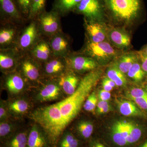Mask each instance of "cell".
I'll return each instance as SVG.
<instances>
[{
    "mask_svg": "<svg viewBox=\"0 0 147 147\" xmlns=\"http://www.w3.org/2000/svg\"><path fill=\"white\" fill-rule=\"evenodd\" d=\"M40 64V63L32 58L29 54L26 53L22 56L17 69H19L18 71L27 82L34 83L38 82L41 77Z\"/></svg>",
    "mask_w": 147,
    "mask_h": 147,
    "instance_id": "obj_5",
    "label": "cell"
},
{
    "mask_svg": "<svg viewBox=\"0 0 147 147\" xmlns=\"http://www.w3.org/2000/svg\"><path fill=\"white\" fill-rule=\"evenodd\" d=\"M28 134L26 131L13 133L5 139L3 147H27Z\"/></svg>",
    "mask_w": 147,
    "mask_h": 147,
    "instance_id": "obj_21",
    "label": "cell"
},
{
    "mask_svg": "<svg viewBox=\"0 0 147 147\" xmlns=\"http://www.w3.org/2000/svg\"><path fill=\"white\" fill-rule=\"evenodd\" d=\"M102 85L103 90L110 92L116 86L115 84L108 77H105L102 80Z\"/></svg>",
    "mask_w": 147,
    "mask_h": 147,
    "instance_id": "obj_37",
    "label": "cell"
},
{
    "mask_svg": "<svg viewBox=\"0 0 147 147\" xmlns=\"http://www.w3.org/2000/svg\"><path fill=\"white\" fill-rule=\"evenodd\" d=\"M140 147H147V140H146Z\"/></svg>",
    "mask_w": 147,
    "mask_h": 147,
    "instance_id": "obj_46",
    "label": "cell"
},
{
    "mask_svg": "<svg viewBox=\"0 0 147 147\" xmlns=\"http://www.w3.org/2000/svg\"><path fill=\"white\" fill-rule=\"evenodd\" d=\"M43 64L42 73L48 76L60 77L67 67L65 58L53 57Z\"/></svg>",
    "mask_w": 147,
    "mask_h": 147,
    "instance_id": "obj_16",
    "label": "cell"
},
{
    "mask_svg": "<svg viewBox=\"0 0 147 147\" xmlns=\"http://www.w3.org/2000/svg\"><path fill=\"white\" fill-rule=\"evenodd\" d=\"M1 23H11L20 26L25 18L14 0H0Z\"/></svg>",
    "mask_w": 147,
    "mask_h": 147,
    "instance_id": "obj_8",
    "label": "cell"
},
{
    "mask_svg": "<svg viewBox=\"0 0 147 147\" xmlns=\"http://www.w3.org/2000/svg\"><path fill=\"white\" fill-rule=\"evenodd\" d=\"M139 52L143 55L147 56V45L143 47V49Z\"/></svg>",
    "mask_w": 147,
    "mask_h": 147,
    "instance_id": "obj_45",
    "label": "cell"
},
{
    "mask_svg": "<svg viewBox=\"0 0 147 147\" xmlns=\"http://www.w3.org/2000/svg\"><path fill=\"white\" fill-rule=\"evenodd\" d=\"M118 107L120 113L125 116H142L143 113L134 102L127 100L119 101Z\"/></svg>",
    "mask_w": 147,
    "mask_h": 147,
    "instance_id": "obj_25",
    "label": "cell"
},
{
    "mask_svg": "<svg viewBox=\"0 0 147 147\" xmlns=\"http://www.w3.org/2000/svg\"><path fill=\"white\" fill-rule=\"evenodd\" d=\"M15 126L6 120L1 121L0 137L1 140H5L14 133Z\"/></svg>",
    "mask_w": 147,
    "mask_h": 147,
    "instance_id": "obj_33",
    "label": "cell"
},
{
    "mask_svg": "<svg viewBox=\"0 0 147 147\" xmlns=\"http://www.w3.org/2000/svg\"><path fill=\"white\" fill-rule=\"evenodd\" d=\"M101 74L100 70H92L81 79L73 94L59 102L38 108L32 113L31 118L45 131L52 144H56L66 128L78 115Z\"/></svg>",
    "mask_w": 147,
    "mask_h": 147,
    "instance_id": "obj_1",
    "label": "cell"
},
{
    "mask_svg": "<svg viewBox=\"0 0 147 147\" xmlns=\"http://www.w3.org/2000/svg\"><path fill=\"white\" fill-rule=\"evenodd\" d=\"M46 1V0H32L28 20H36L40 14L45 11Z\"/></svg>",
    "mask_w": 147,
    "mask_h": 147,
    "instance_id": "obj_29",
    "label": "cell"
},
{
    "mask_svg": "<svg viewBox=\"0 0 147 147\" xmlns=\"http://www.w3.org/2000/svg\"><path fill=\"white\" fill-rule=\"evenodd\" d=\"M48 38L54 57L65 58L70 54L69 38L62 31Z\"/></svg>",
    "mask_w": 147,
    "mask_h": 147,
    "instance_id": "obj_11",
    "label": "cell"
},
{
    "mask_svg": "<svg viewBox=\"0 0 147 147\" xmlns=\"http://www.w3.org/2000/svg\"><path fill=\"white\" fill-rule=\"evenodd\" d=\"M27 53L40 64L44 63L54 57L49 40L43 37Z\"/></svg>",
    "mask_w": 147,
    "mask_h": 147,
    "instance_id": "obj_13",
    "label": "cell"
},
{
    "mask_svg": "<svg viewBox=\"0 0 147 147\" xmlns=\"http://www.w3.org/2000/svg\"><path fill=\"white\" fill-rule=\"evenodd\" d=\"M57 147H79L80 142L73 134L64 132L56 143Z\"/></svg>",
    "mask_w": 147,
    "mask_h": 147,
    "instance_id": "obj_28",
    "label": "cell"
},
{
    "mask_svg": "<svg viewBox=\"0 0 147 147\" xmlns=\"http://www.w3.org/2000/svg\"><path fill=\"white\" fill-rule=\"evenodd\" d=\"M110 105H109L99 111L98 113L99 114H105V113H108L110 111Z\"/></svg>",
    "mask_w": 147,
    "mask_h": 147,
    "instance_id": "obj_43",
    "label": "cell"
},
{
    "mask_svg": "<svg viewBox=\"0 0 147 147\" xmlns=\"http://www.w3.org/2000/svg\"><path fill=\"white\" fill-rule=\"evenodd\" d=\"M131 99L147 96V89L144 88H136L132 89L129 94Z\"/></svg>",
    "mask_w": 147,
    "mask_h": 147,
    "instance_id": "obj_36",
    "label": "cell"
},
{
    "mask_svg": "<svg viewBox=\"0 0 147 147\" xmlns=\"http://www.w3.org/2000/svg\"><path fill=\"white\" fill-rule=\"evenodd\" d=\"M4 85L9 92L13 94L20 93L25 90L27 81L18 71L5 74Z\"/></svg>",
    "mask_w": 147,
    "mask_h": 147,
    "instance_id": "obj_14",
    "label": "cell"
},
{
    "mask_svg": "<svg viewBox=\"0 0 147 147\" xmlns=\"http://www.w3.org/2000/svg\"><path fill=\"white\" fill-rule=\"evenodd\" d=\"M3 102H1L0 107V119L1 121L6 120L8 117L7 110L3 105Z\"/></svg>",
    "mask_w": 147,
    "mask_h": 147,
    "instance_id": "obj_40",
    "label": "cell"
},
{
    "mask_svg": "<svg viewBox=\"0 0 147 147\" xmlns=\"http://www.w3.org/2000/svg\"><path fill=\"white\" fill-rule=\"evenodd\" d=\"M74 10L90 20H94L101 16L102 2L101 0H82Z\"/></svg>",
    "mask_w": 147,
    "mask_h": 147,
    "instance_id": "obj_12",
    "label": "cell"
},
{
    "mask_svg": "<svg viewBox=\"0 0 147 147\" xmlns=\"http://www.w3.org/2000/svg\"><path fill=\"white\" fill-rule=\"evenodd\" d=\"M111 137L113 142L119 146H129V132L127 122L119 121L114 124L111 129Z\"/></svg>",
    "mask_w": 147,
    "mask_h": 147,
    "instance_id": "obj_17",
    "label": "cell"
},
{
    "mask_svg": "<svg viewBox=\"0 0 147 147\" xmlns=\"http://www.w3.org/2000/svg\"><path fill=\"white\" fill-rule=\"evenodd\" d=\"M0 49L16 48L21 30L18 25L11 23H1Z\"/></svg>",
    "mask_w": 147,
    "mask_h": 147,
    "instance_id": "obj_7",
    "label": "cell"
},
{
    "mask_svg": "<svg viewBox=\"0 0 147 147\" xmlns=\"http://www.w3.org/2000/svg\"><path fill=\"white\" fill-rule=\"evenodd\" d=\"M59 84L61 88L69 96L75 92L79 83L78 76L70 72H65L59 77Z\"/></svg>",
    "mask_w": 147,
    "mask_h": 147,
    "instance_id": "obj_20",
    "label": "cell"
},
{
    "mask_svg": "<svg viewBox=\"0 0 147 147\" xmlns=\"http://www.w3.org/2000/svg\"><path fill=\"white\" fill-rule=\"evenodd\" d=\"M52 144L45 131L38 125H34L29 131L27 147H50Z\"/></svg>",
    "mask_w": 147,
    "mask_h": 147,
    "instance_id": "obj_15",
    "label": "cell"
},
{
    "mask_svg": "<svg viewBox=\"0 0 147 147\" xmlns=\"http://www.w3.org/2000/svg\"><path fill=\"white\" fill-rule=\"evenodd\" d=\"M108 101L99 100L97 105V112L98 113L103 108L109 105Z\"/></svg>",
    "mask_w": 147,
    "mask_h": 147,
    "instance_id": "obj_42",
    "label": "cell"
},
{
    "mask_svg": "<svg viewBox=\"0 0 147 147\" xmlns=\"http://www.w3.org/2000/svg\"><path fill=\"white\" fill-rule=\"evenodd\" d=\"M67 68L77 72L94 70L98 65L96 61L87 55L69 54L65 58Z\"/></svg>",
    "mask_w": 147,
    "mask_h": 147,
    "instance_id": "obj_9",
    "label": "cell"
},
{
    "mask_svg": "<svg viewBox=\"0 0 147 147\" xmlns=\"http://www.w3.org/2000/svg\"><path fill=\"white\" fill-rule=\"evenodd\" d=\"M8 110L14 115H21L28 112L30 108L28 102L23 99H18L9 102Z\"/></svg>",
    "mask_w": 147,
    "mask_h": 147,
    "instance_id": "obj_27",
    "label": "cell"
},
{
    "mask_svg": "<svg viewBox=\"0 0 147 147\" xmlns=\"http://www.w3.org/2000/svg\"><path fill=\"white\" fill-rule=\"evenodd\" d=\"M129 132L128 145L134 144L141 139L143 131L140 127L131 122H127Z\"/></svg>",
    "mask_w": 147,
    "mask_h": 147,
    "instance_id": "obj_30",
    "label": "cell"
},
{
    "mask_svg": "<svg viewBox=\"0 0 147 147\" xmlns=\"http://www.w3.org/2000/svg\"><path fill=\"white\" fill-rule=\"evenodd\" d=\"M42 38L36 20H31L21 29L16 48L22 54H26Z\"/></svg>",
    "mask_w": 147,
    "mask_h": 147,
    "instance_id": "obj_3",
    "label": "cell"
},
{
    "mask_svg": "<svg viewBox=\"0 0 147 147\" xmlns=\"http://www.w3.org/2000/svg\"><path fill=\"white\" fill-rule=\"evenodd\" d=\"M138 54L142 69L147 74V56L143 55L140 52L138 53Z\"/></svg>",
    "mask_w": 147,
    "mask_h": 147,
    "instance_id": "obj_41",
    "label": "cell"
},
{
    "mask_svg": "<svg viewBox=\"0 0 147 147\" xmlns=\"http://www.w3.org/2000/svg\"><path fill=\"white\" fill-rule=\"evenodd\" d=\"M92 147H105L102 144L99 142H95L93 144Z\"/></svg>",
    "mask_w": 147,
    "mask_h": 147,
    "instance_id": "obj_44",
    "label": "cell"
},
{
    "mask_svg": "<svg viewBox=\"0 0 147 147\" xmlns=\"http://www.w3.org/2000/svg\"><path fill=\"white\" fill-rule=\"evenodd\" d=\"M107 77L115 84L116 86H123L126 85L127 80L124 74L115 65L109 67L107 71Z\"/></svg>",
    "mask_w": 147,
    "mask_h": 147,
    "instance_id": "obj_26",
    "label": "cell"
},
{
    "mask_svg": "<svg viewBox=\"0 0 147 147\" xmlns=\"http://www.w3.org/2000/svg\"><path fill=\"white\" fill-rule=\"evenodd\" d=\"M82 0H55L53 10L61 16L75 10Z\"/></svg>",
    "mask_w": 147,
    "mask_h": 147,
    "instance_id": "obj_22",
    "label": "cell"
},
{
    "mask_svg": "<svg viewBox=\"0 0 147 147\" xmlns=\"http://www.w3.org/2000/svg\"><path fill=\"white\" fill-rule=\"evenodd\" d=\"M98 100L97 96L95 92L90 94L84 103V110L87 112H94L96 107H97Z\"/></svg>",
    "mask_w": 147,
    "mask_h": 147,
    "instance_id": "obj_34",
    "label": "cell"
},
{
    "mask_svg": "<svg viewBox=\"0 0 147 147\" xmlns=\"http://www.w3.org/2000/svg\"><path fill=\"white\" fill-rule=\"evenodd\" d=\"M60 17L57 12L53 10L49 12L44 11L37 18L36 20L42 36L49 38L62 31Z\"/></svg>",
    "mask_w": 147,
    "mask_h": 147,
    "instance_id": "obj_4",
    "label": "cell"
},
{
    "mask_svg": "<svg viewBox=\"0 0 147 147\" xmlns=\"http://www.w3.org/2000/svg\"><path fill=\"white\" fill-rule=\"evenodd\" d=\"M137 106L142 110L147 111V96L133 99Z\"/></svg>",
    "mask_w": 147,
    "mask_h": 147,
    "instance_id": "obj_38",
    "label": "cell"
},
{
    "mask_svg": "<svg viewBox=\"0 0 147 147\" xmlns=\"http://www.w3.org/2000/svg\"><path fill=\"white\" fill-rule=\"evenodd\" d=\"M61 89L58 81H51L46 83L40 90L37 99L40 102L57 100L60 96Z\"/></svg>",
    "mask_w": 147,
    "mask_h": 147,
    "instance_id": "obj_18",
    "label": "cell"
},
{
    "mask_svg": "<svg viewBox=\"0 0 147 147\" xmlns=\"http://www.w3.org/2000/svg\"><path fill=\"white\" fill-rule=\"evenodd\" d=\"M139 59L138 53H127L121 56L115 65L123 73H127L133 64Z\"/></svg>",
    "mask_w": 147,
    "mask_h": 147,
    "instance_id": "obj_24",
    "label": "cell"
},
{
    "mask_svg": "<svg viewBox=\"0 0 147 147\" xmlns=\"http://www.w3.org/2000/svg\"><path fill=\"white\" fill-rule=\"evenodd\" d=\"M127 76L136 82H140L144 80L146 76V72L142 69L141 63L138 61L133 64L127 73Z\"/></svg>",
    "mask_w": 147,
    "mask_h": 147,
    "instance_id": "obj_31",
    "label": "cell"
},
{
    "mask_svg": "<svg viewBox=\"0 0 147 147\" xmlns=\"http://www.w3.org/2000/svg\"><path fill=\"white\" fill-rule=\"evenodd\" d=\"M86 55L96 61H107L115 56L117 52L110 43L105 41L94 42L89 41L85 49Z\"/></svg>",
    "mask_w": 147,
    "mask_h": 147,
    "instance_id": "obj_6",
    "label": "cell"
},
{
    "mask_svg": "<svg viewBox=\"0 0 147 147\" xmlns=\"http://www.w3.org/2000/svg\"><path fill=\"white\" fill-rule=\"evenodd\" d=\"M109 37L114 45L120 48H124L130 45V37L127 34L119 30L113 29L109 34Z\"/></svg>",
    "mask_w": 147,
    "mask_h": 147,
    "instance_id": "obj_23",
    "label": "cell"
},
{
    "mask_svg": "<svg viewBox=\"0 0 147 147\" xmlns=\"http://www.w3.org/2000/svg\"><path fill=\"white\" fill-rule=\"evenodd\" d=\"M85 26L89 41L94 42H103L105 38V31L103 25L94 20L85 19Z\"/></svg>",
    "mask_w": 147,
    "mask_h": 147,
    "instance_id": "obj_19",
    "label": "cell"
},
{
    "mask_svg": "<svg viewBox=\"0 0 147 147\" xmlns=\"http://www.w3.org/2000/svg\"><path fill=\"white\" fill-rule=\"evenodd\" d=\"M77 129L82 138L87 139L92 136L93 132L94 126L90 122L82 121L78 123Z\"/></svg>",
    "mask_w": 147,
    "mask_h": 147,
    "instance_id": "obj_32",
    "label": "cell"
},
{
    "mask_svg": "<svg viewBox=\"0 0 147 147\" xmlns=\"http://www.w3.org/2000/svg\"><path fill=\"white\" fill-rule=\"evenodd\" d=\"M111 93L104 90H100L98 93V98L99 100L108 101L111 98Z\"/></svg>",
    "mask_w": 147,
    "mask_h": 147,
    "instance_id": "obj_39",
    "label": "cell"
},
{
    "mask_svg": "<svg viewBox=\"0 0 147 147\" xmlns=\"http://www.w3.org/2000/svg\"><path fill=\"white\" fill-rule=\"evenodd\" d=\"M24 54L16 48L0 49V68L5 74L16 71Z\"/></svg>",
    "mask_w": 147,
    "mask_h": 147,
    "instance_id": "obj_10",
    "label": "cell"
},
{
    "mask_svg": "<svg viewBox=\"0 0 147 147\" xmlns=\"http://www.w3.org/2000/svg\"><path fill=\"white\" fill-rule=\"evenodd\" d=\"M32 0H16V3L24 18L28 19L30 11Z\"/></svg>",
    "mask_w": 147,
    "mask_h": 147,
    "instance_id": "obj_35",
    "label": "cell"
},
{
    "mask_svg": "<svg viewBox=\"0 0 147 147\" xmlns=\"http://www.w3.org/2000/svg\"><path fill=\"white\" fill-rule=\"evenodd\" d=\"M103 2L113 17L124 21L136 18L142 7L141 0H103Z\"/></svg>",
    "mask_w": 147,
    "mask_h": 147,
    "instance_id": "obj_2",
    "label": "cell"
}]
</instances>
